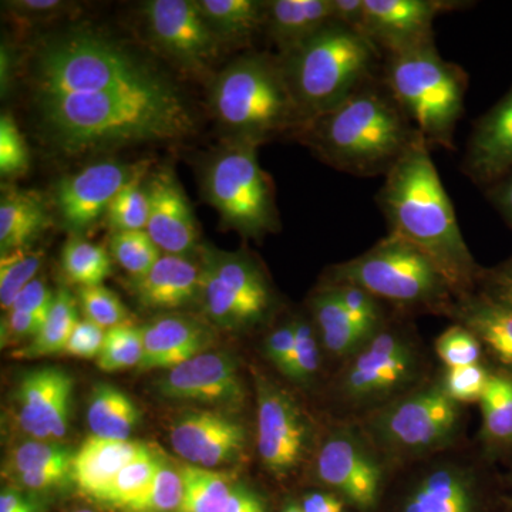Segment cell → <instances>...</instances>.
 I'll use <instances>...</instances> for the list:
<instances>
[{
	"label": "cell",
	"instance_id": "cell-61",
	"mask_svg": "<svg viewBox=\"0 0 512 512\" xmlns=\"http://www.w3.org/2000/svg\"><path fill=\"white\" fill-rule=\"evenodd\" d=\"M10 67H12V59H10V53L5 46H2V53H0V84H2V92L8 89L10 83Z\"/></svg>",
	"mask_w": 512,
	"mask_h": 512
},
{
	"label": "cell",
	"instance_id": "cell-5",
	"mask_svg": "<svg viewBox=\"0 0 512 512\" xmlns=\"http://www.w3.org/2000/svg\"><path fill=\"white\" fill-rule=\"evenodd\" d=\"M279 59L306 121L335 109L382 73L375 43L333 20Z\"/></svg>",
	"mask_w": 512,
	"mask_h": 512
},
{
	"label": "cell",
	"instance_id": "cell-41",
	"mask_svg": "<svg viewBox=\"0 0 512 512\" xmlns=\"http://www.w3.org/2000/svg\"><path fill=\"white\" fill-rule=\"evenodd\" d=\"M111 256L131 276L143 278L163 256L147 231L113 232L110 241Z\"/></svg>",
	"mask_w": 512,
	"mask_h": 512
},
{
	"label": "cell",
	"instance_id": "cell-49",
	"mask_svg": "<svg viewBox=\"0 0 512 512\" xmlns=\"http://www.w3.org/2000/svg\"><path fill=\"white\" fill-rule=\"evenodd\" d=\"M29 148L10 114L0 117V174L19 177L29 168Z\"/></svg>",
	"mask_w": 512,
	"mask_h": 512
},
{
	"label": "cell",
	"instance_id": "cell-8",
	"mask_svg": "<svg viewBox=\"0 0 512 512\" xmlns=\"http://www.w3.org/2000/svg\"><path fill=\"white\" fill-rule=\"evenodd\" d=\"M323 282L352 284L406 311L450 315L457 301L439 266L410 242L389 234L366 252L330 266Z\"/></svg>",
	"mask_w": 512,
	"mask_h": 512
},
{
	"label": "cell",
	"instance_id": "cell-54",
	"mask_svg": "<svg viewBox=\"0 0 512 512\" xmlns=\"http://www.w3.org/2000/svg\"><path fill=\"white\" fill-rule=\"evenodd\" d=\"M45 320L28 315V313L8 311L2 319L0 340L2 348L16 346L25 340H33L42 329Z\"/></svg>",
	"mask_w": 512,
	"mask_h": 512
},
{
	"label": "cell",
	"instance_id": "cell-32",
	"mask_svg": "<svg viewBox=\"0 0 512 512\" xmlns=\"http://www.w3.org/2000/svg\"><path fill=\"white\" fill-rule=\"evenodd\" d=\"M221 45L244 46L265 28L262 0H195Z\"/></svg>",
	"mask_w": 512,
	"mask_h": 512
},
{
	"label": "cell",
	"instance_id": "cell-26",
	"mask_svg": "<svg viewBox=\"0 0 512 512\" xmlns=\"http://www.w3.org/2000/svg\"><path fill=\"white\" fill-rule=\"evenodd\" d=\"M147 448L134 440L90 436L74 451L72 483L83 497L99 504L114 478Z\"/></svg>",
	"mask_w": 512,
	"mask_h": 512
},
{
	"label": "cell",
	"instance_id": "cell-10",
	"mask_svg": "<svg viewBox=\"0 0 512 512\" xmlns=\"http://www.w3.org/2000/svg\"><path fill=\"white\" fill-rule=\"evenodd\" d=\"M376 512H497L485 468L460 446L394 468Z\"/></svg>",
	"mask_w": 512,
	"mask_h": 512
},
{
	"label": "cell",
	"instance_id": "cell-25",
	"mask_svg": "<svg viewBox=\"0 0 512 512\" xmlns=\"http://www.w3.org/2000/svg\"><path fill=\"white\" fill-rule=\"evenodd\" d=\"M201 262L208 266L235 298L251 312L256 322L271 316L276 296L265 269L254 256L245 252H222L202 249Z\"/></svg>",
	"mask_w": 512,
	"mask_h": 512
},
{
	"label": "cell",
	"instance_id": "cell-17",
	"mask_svg": "<svg viewBox=\"0 0 512 512\" xmlns=\"http://www.w3.org/2000/svg\"><path fill=\"white\" fill-rule=\"evenodd\" d=\"M174 453L191 466H231L247 453L249 433L234 412L218 409L188 410L171 424Z\"/></svg>",
	"mask_w": 512,
	"mask_h": 512
},
{
	"label": "cell",
	"instance_id": "cell-35",
	"mask_svg": "<svg viewBox=\"0 0 512 512\" xmlns=\"http://www.w3.org/2000/svg\"><path fill=\"white\" fill-rule=\"evenodd\" d=\"M183 501L178 512H224L237 481L228 473L184 464Z\"/></svg>",
	"mask_w": 512,
	"mask_h": 512
},
{
	"label": "cell",
	"instance_id": "cell-64",
	"mask_svg": "<svg viewBox=\"0 0 512 512\" xmlns=\"http://www.w3.org/2000/svg\"><path fill=\"white\" fill-rule=\"evenodd\" d=\"M74 512H94L92 510H79V511H74Z\"/></svg>",
	"mask_w": 512,
	"mask_h": 512
},
{
	"label": "cell",
	"instance_id": "cell-39",
	"mask_svg": "<svg viewBox=\"0 0 512 512\" xmlns=\"http://www.w3.org/2000/svg\"><path fill=\"white\" fill-rule=\"evenodd\" d=\"M144 355L143 326L133 322L106 330L97 366L103 372L116 373L140 366Z\"/></svg>",
	"mask_w": 512,
	"mask_h": 512
},
{
	"label": "cell",
	"instance_id": "cell-16",
	"mask_svg": "<svg viewBox=\"0 0 512 512\" xmlns=\"http://www.w3.org/2000/svg\"><path fill=\"white\" fill-rule=\"evenodd\" d=\"M148 168L150 161L127 164L107 160L62 178L56 185L55 205L63 228L73 237L89 231L107 214L124 185Z\"/></svg>",
	"mask_w": 512,
	"mask_h": 512
},
{
	"label": "cell",
	"instance_id": "cell-58",
	"mask_svg": "<svg viewBox=\"0 0 512 512\" xmlns=\"http://www.w3.org/2000/svg\"><path fill=\"white\" fill-rule=\"evenodd\" d=\"M485 198L512 229V173L491 187L485 188Z\"/></svg>",
	"mask_w": 512,
	"mask_h": 512
},
{
	"label": "cell",
	"instance_id": "cell-13",
	"mask_svg": "<svg viewBox=\"0 0 512 512\" xmlns=\"http://www.w3.org/2000/svg\"><path fill=\"white\" fill-rule=\"evenodd\" d=\"M393 468L357 421L339 420L316 444L313 476L356 512H376Z\"/></svg>",
	"mask_w": 512,
	"mask_h": 512
},
{
	"label": "cell",
	"instance_id": "cell-12",
	"mask_svg": "<svg viewBox=\"0 0 512 512\" xmlns=\"http://www.w3.org/2000/svg\"><path fill=\"white\" fill-rule=\"evenodd\" d=\"M258 147L249 141L228 140L212 156L202 177L205 198L220 214L224 227L252 239L281 228L274 183L259 164Z\"/></svg>",
	"mask_w": 512,
	"mask_h": 512
},
{
	"label": "cell",
	"instance_id": "cell-30",
	"mask_svg": "<svg viewBox=\"0 0 512 512\" xmlns=\"http://www.w3.org/2000/svg\"><path fill=\"white\" fill-rule=\"evenodd\" d=\"M309 315L329 355L345 362L362 348L363 340L343 308L335 286L326 282L320 284L309 301Z\"/></svg>",
	"mask_w": 512,
	"mask_h": 512
},
{
	"label": "cell",
	"instance_id": "cell-63",
	"mask_svg": "<svg viewBox=\"0 0 512 512\" xmlns=\"http://www.w3.org/2000/svg\"><path fill=\"white\" fill-rule=\"evenodd\" d=\"M510 505H511V508H512V483H511Z\"/></svg>",
	"mask_w": 512,
	"mask_h": 512
},
{
	"label": "cell",
	"instance_id": "cell-22",
	"mask_svg": "<svg viewBox=\"0 0 512 512\" xmlns=\"http://www.w3.org/2000/svg\"><path fill=\"white\" fill-rule=\"evenodd\" d=\"M147 191L148 235L164 254L191 255L197 248V221L173 170L164 167L151 174Z\"/></svg>",
	"mask_w": 512,
	"mask_h": 512
},
{
	"label": "cell",
	"instance_id": "cell-15",
	"mask_svg": "<svg viewBox=\"0 0 512 512\" xmlns=\"http://www.w3.org/2000/svg\"><path fill=\"white\" fill-rule=\"evenodd\" d=\"M143 10L154 45L183 69L202 74L217 62L221 42L195 0H151Z\"/></svg>",
	"mask_w": 512,
	"mask_h": 512
},
{
	"label": "cell",
	"instance_id": "cell-52",
	"mask_svg": "<svg viewBox=\"0 0 512 512\" xmlns=\"http://www.w3.org/2000/svg\"><path fill=\"white\" fill-rule=\"evenodd\" d=\"M477 291L512 309V256L494 268H484Z\"/></svg>",
	"mask_w": 512,
	"mask_h": 512
},
{
	"label": "cell",
	"instance_id": "cell-4",
	"mask_svg": "<svg viewBox=\"0 0 512 512\" xmlns=\"http://www.w3.org/2000/svg\"><path fill=\"white\" fill-rule=\"evenodd\" d=\"M211 110L228 140L256 146L271 138L295 137L305 124L279 56L249 53L238 57L212 82Z\"/></svg>",
	"mask_w": 512,
	"mask_h": 512
},
{
	"label": "cell",
	"instance_id": "cell-60",
	"mask_svg": "<svg viewBox=\"0 0 512 512\" xmlns=\"http://www.w3.org/2000/svg\"><path fill=\"white\" fill-rule=\"evenodd\" d=\"M35 494L26 493L15 487H5L0 494V512H40Z\"/></svg>",
	"mask_w": 512,
	"mask_h": 512
},
{
	"label": "cell",
	"instance_id": "cell-27",
	"mask_svg": "<svg viewBox=\"0 0 512 512\" xmlns=\"http://www.w3.org/2000/svg\"><path fill=\"white\" fill-rule=\"evenodd\" d=\"M448 316L473 332L503 369L512 372V309L477 291L457 298Z\"/></svg>",
	"mask_w": 512,
	"mask_h": 512
},
{
	"label": "cell",
	"instance_id": "cell-6",
	"mask_svg": "<svg viewBox=\"0 0 512 512\" xmlns=\"http://www.w3.org/2000/svg\"><path fill=\"white\" fill-rule=\"evenodd\" d=\"M426 353L412 326L389 318L365 345L343 363L335 399L345 416L359 420L412 392L429 379Z\"/></svg>",
	"mask_w": 512,
	"mask_h": 512
},
{
	"label": "cell",
	"instance_id": "cell-44",
	"mask_svg": "<svg viewBox=\"0 0 512 512\" xmlns=\"http://www.w3.org/2000/svg\"><path fill=\"white\" fill-rule=\"evenodd\" d=\"M296 342L291 372L286 379L299 386H311L322 366V342L311 316H296Z\"/></svg>",
	"mask_w": 512,
	"mask_h": 512
},
{
	"label": "cell",
	"instance_id": "cell-19",
	"mask_svg": "<svg viewBox=\"0 0 512 512\" xmlns=\"http://www.w3.org/2000/svg\"><path fill=\"white\" fill-rule=\"evenodd\" d=\"M454 0H365L363 35L384 56L434 43V20L441 13L463 9Z\"/></svg>",
	"mask_w": 512,
	"mask_h": 512
},
{
	"label": "cell",
	"instance_id": "cell-62",
	"mask_svg": "<svg viewBox=\"0 0 512 512\" xmlns=\"http://www.w3.org/2000/svg\"><path fill=\"white\" fill-rule=\"evenodd\" d=\"M281 512H303V510L299 501L292 500L288 501V503L282 507Z\"/></svg>",
	"mask_w": 512,
	"mask_h": 512
},
{
	"label": "cell",
	"instance_id": "cell-3",
	"mask_svg": "<svg viewBox=\"0 0 512 512\" xmlns=\"http://www.w3.org/2000/svg\"><path fill=\"white\" fill-rule=\"evenodd\" d=\"M419 134L380 73L335 109L306 121L293 138L329 167L369 178L386 177Z\"/></svg>",
	"mask_w": 512,
	"mask_h": 512
},
{
	"label": "cell",
	"instance_id": "cell-18",
	"mask_svg": "<svg viewBox=\"0 0 512 512\" xmlns=\"http://www.w3.org/2000/svg\"><path fill=\"white\" fill-rule=\"evenodd\" d=\"M156 387L164 399L205 404L234 413L247 397L237 360L221 352H202L167 370Z\"/></svg>",
	"mask_w": 512,
	"mask_h": 512
},
{
	"label": "cell",
	"instance_id": "cell-56",
	"mask_svg": "<svg viewBox=\"0 0 512 512\" xmlns=\"http://www.w3.org/2000/svg\"><path fill=\"white\" fill-rule=\"evenodd\" d=\"M298 501L303 512H349L352 510L340 495L323 487L308 491Z\"/></svg>",
	"mask_w": 512,
	"mask_h": 512
},
{
	"label": "cell",
	"instance_id": "cell-37",
	"mask_svg": "<svg viewBox=\"0 0 512 512\" xmlns=\"http://www.w3.org/2000/svg\"><path fill=\"white\" fill-rule=\"evenodd\" d=\"M74 451L55 441H23L9 451L3 463V477L12 480L20 474L33 471L50 470V468H67L72 470Z\"/></svg>",
	"mask_w": 512,
	"mask_h": 512
},
{
	"label": "cell",
	"instance_id": "cell-9",
	"mask_svg": "<svg viewBox=\"0 0 512 512\" xmlns=\"http://www.w3.org/2000/svg\"><path fill=\"white\" fill-rule=\"evenodd\" d=\"M382 79L430 148L454 150L468 87L463 67L444 60L430 43L386 56Z\"/></svg>",
	"mask_w": 512,
	"mask_h": 512
},
{
	"label": "cell",
	"instance_id": "cell-33",
	"mask_svg": "<svg viewBox=\"0 0 512 512\" xmlns=\"http://www.w3.org/2000/svg\"><path fill=\"white\" fill-rule=\"evenodd\" d=\"M141 420V412L127 393L111 384L93 387L87 406V423L92 436L130 440Z\"/></svg>",
	"mask_w": 512,
	"mask_h": 512
},
{
	"label": "cell",
	"instance_id": "cell-7",
	"mask_svg": "<svg viewBox=\"0 0 512 512\" xmlns=\"http://www.w3.org/2000/svg\"><path fill=\"white\" fill-rule=\"evenodd\" d=\"M356 421L394 470L458 446L466 409L448 396L437 375Z\"/></svg>",
	"mask_w": 512,
	"mask_h": 512
},
{
	"label": "cell",
	"instance_id": "cell-45",
	"mask_svg": "<svg viewBox=\"0 0 512 512\" xmlns=\"http://www.w3.org/2000/svg\"><path fill=\"white\" fill-rule=\"evenodd\" d=\"M330 285L335 286L336 291H338L343 308L348 312L350 320H352L360 338L363 340V345H365L367 340L372 338L377 330L382 328L383 323L389 319L384 313L382 301H379L376 296L360 288V286L352 284Z\"/></svg>",
	"mask_w": 512,
	"mask_h": 512
},
{
	"label": "cell",
	"instance_id": "cell-2",
	"mask_svg": "<svg viewBox=\"0 0 512 512\" xmlns=\"http://www.w3.org/2000/svg\"><path fill=\"white\" fill-rule=\"evenodd\" d=\"M376 202L389 234L429 256L453 286L457 298L477 292L484 268L464 241L429 144L421 134L384 177Z\"/></svg>",
	"mask_w": 512,
	"mask_h": 512
},
{
	"label": "cell",
	"instance_id": "cell-43",
	"mask_svg": "<svg viewBox=\"0 0 512 512\" xmlns=\"http://www.w3.org/2000/svg\"><path fill=\"white\" fill-rule=\"evenodd\" d=\"M43 252L22 248L0 259V305L8 312L19 293L35 281L43 264Z\"/></svg>",
	"mask_w": 512,
	"mask_h": 512
},
{
	"label": "cell",
	"instance_id": "cell-1",
	"mask_svg": "<svg viewBox=\"0 0 512 512\" xmlns=\"http://www.w3.org/2000/svg\"><path fill=\"white\" fill-rule=\"evenodd\" d=\"M37 109L47 138L72 156L146 141L177 140L194 127L183 96L160 76L106 92L37 96Z\"/></svg>",
	"mask_w": 512,
	"mask_h": 512
},
{
	"label": "cell",
	"instance_id": "cell-29",
	"mask_svg": "<svg viewBox=\"0 0 512 512\" xmlns=\"http://www.w3.org/2000/svg\"><path fill=\"white\" fill-rule=\"evenodd\" d=\"M50 224L45 201L37 192L8 188L0 200V251L2 255L28 247Z\"/></svg>",
	"mask_w": 512,
	"mask_h": 512
},
{
	"label": "cell",
	"instance_id": "cell-59",
	"mask_svg": "<svg viewBox=\"0 0 512 512\" xmlns=\"http://www.w3.org/2000/svg\"><path fill=\"white\" fill-rule=\"evenodd\" d=\"M332 19L333 22L363 33L365 0H332Z\"/></svg>",
	"mask_w": 512,
	"mask_h": 512
},
{
	"label": "cell",
	"instance_id": "cell-28",
	"mask_svg": "<svg viewBox=\"0 0 512 512\" xmlns=\"http://www.w3.org/2000/svg\"><path fill=\"white\" fill-rule=\"evenodd\" d=\"M332 20V0H269L264 30L284 55Z\"/></svg>",
	"mask_w": 512,
	"mask_h": 512
},
{
	"label": "cell",
	"instance_id": "cell-40",
	"mask_svg": "<svg viewBox=\"0 0 512 512\" xmlns=\"http://www.w3.org/2000/svg\"><path fill=\"white\" fill-rule=\"evenodd\" d=\"M183 501L181 468L161 458L156 476L136 500L120 512H178Z\"/></svg>",
	"mask_w": 512,
	"mask_h": 512
},
{
	"label": "cell",
	"instance_id": "cell-20",
	"mask_svg": "<svg viewBox=\"0 0 512 512\" xmlns=\"http://www.w3.org/2000/svg\"><path fill=\"white\" fill-rule=\"evenodd\" d=\"M74 380L62 367L30 370L15 393L16 420L29 439L59 443L69 431Z\"/></svg>",
	"mask_w": 512,
	"mask_h": 512
},
{
	"label": "cell",
	"instance_id": "cell-57",
	"mask_svg": "<svg viewBox=\"0 0 512 512\" xmlns=\"http://www.w3.org/2000/svg\"><path fill=\"white\" fill-rule=\"evenodd\" d=\"M224 512H268L264 497L251 485L237 481Z\"/></svg>",
	"mask_w": 512,
	"mask_h": 512
},
{
	"label": "cell",
	"instance_id": "cell-31",
	"mask_svg": "<svg viewBox=\"0 0 512 512\" xmlns=\"http://www.w3.org/2000/svg\"><path fill=\"white\" fill-rule=\"evenodd\" d=\"M480 441L484 456L500 457L512 451V372L491 370L480 400Z\"/></svg>",
	"mask_w": 512,
	"mask_h": 512
},
{
	"label": "cell",
	"instance_id": "cell-34",
	"mask_svg": "<svg viewBox=\"0 0 512 512\" xmlns=\"http://www.w3.org/2000/svg\"><path fill=\"white\" fill-rule=\"evenodd\" d=\"M80 322L76 299L69 289L59 288L56 291L52 309L43 323L42 329L28 346L19 349L15 357L20 359H37L63 353L74 328Z\"/></svg>",
	"mask_w": 512,
	"mask_h": 512
},
{
	"label": "cell",
	"instance_id": "cell-51",
	"mask_svg": "<svg viewBox=\"0 0 512 512\" xmlns=\"http://www.w3.org/2000/svg\"><path fill=\"white\" fill-rule=\"evenodd\" d=\"M104 338L106 329L90 319H80L63 353L80 359H97L103 348Z\"/></svg>",
	"mask_w": 512,
	"mask_h": 512
},
{
	"label": "cell",
	"instance_id": "cell-46",
	"mask_svg": "<svg viewBox=\"0 0 512 512\" xmlns=\"http://www.w3.org/2000/svg\"><path fill=\"white\" fill-rule=\"evenodd\" d=\"M480 340L464 326L454 323L436 339L434 350L444 367H461L483 363Z\"/></svg>",
	"mask_w": 512,
	"mask_h": 512
},
{
	"label": "cell",
	"instance_id": "cell-42",
	"mask_svg": "<svg viewBox=\"0 0 512 512\" xmlns=\"http://www.w3.org/2000/svg\"><path fill=\"white\" fill-rule=\"evenodd\" d=\"M147 173L148 170L143 171L128 181L111 202L106 215L114 232L146 231L150 215L147 183H144Z\"/></svg>",
	"mask_w": 512,
	"mask_h": 512
},
{
	"label": "cell",
	"instance_id": "cell-50",
	"mask_svg": "<svg viewBox=\"0 0 512 512\" xmlns=\"http://www.w3.org/2000/svg\"><path fill=\"white\" fill-rule=\"evenodd\" d=\"M295 342V318L285 320L281 325L275 326L266 336L264 342L266 359L285 377H288L291 372Z\"/></svg>",
	"mask_w": 512,
	"mask_h": 512
},
{
	"label": "cell",
	"instance_id": "cell-21",
	"mask_svg": "<svg viewBox=\"0 0 512 512\" xmlns=\"http://www.w3.org/2000/svg\"><path fill=\"white\" fill-rule=\"evenodd\" d=\"M461 170L484 190L512 173V87L474 123Z\"/></svg>",
	"mask_w": 512,
	"mask_h": 512
},
{
	"label": "cell",
	"instance_id": "cell-48",
	"mask_svg": "<svg viewBox=\"0 0 512 512\" xmlns=\"http://www.w3.org/2000/svg\"><path fill=\"white\" fill-rule=\"evenodd\" d=\"M491 370L480 365L444 367L440 373L441 383L451 399L457 403H480L490 382Z\"/></svg>",
	"mask_w": 512,
	"mask_h": 512
},
{
	"label": "cell",
	"instance_id": "cell-14",
	"mask_svg": "<svg viewBox=\"0 0 512 512\" xmlns=\"http://www.w3.org/2000/svg\"><path fill=\"white\" fill-rule=\"evenodd\" d=\"M256 448L276 478L292 476L308 460L316 439L311 417L284 387L256 376Z\"/></svg>",
	"mask_w": 512,
	"mask_h": 512
},
{
	"label": "cell",
	"instance_id": "cell-47",
	"mask_svg": "<svg viewBox=\"0 0 512 512\" xmlns=\"http://www.w3.org/2000/svg\"><path fill=\"white\" fill-rule=\"evenodd\" d=\"M79 302L86 319L92 320L106 330L131 322L126 305L106 286L80 288Z\"/></svg>",
	"mask_w": 512,
	"mask_h": 512
},
{
	"label": "cell",
	"instance_id": "cell-24",
	"mask_svg": "<svg viewBox=\"0 0 512 512\" xmlns=\"http://www.w3.org/2000/svg\"><path fill=\"white\" fill-rule=\"evenodd\" d=\"M201 262L190 256L163 254L143 278L133 279L138 303L151 311H173L200 298Z\"/></svg>",
	"mask_w": 512,
	"mask_h": 512
},
{
	"label": "cell",
	"instance_id": "cell-55",
	"mask_svg": "<svg viewBox=\"0 0 512 512\" xmlns=\"http://www.w3.org/2000/svg\"><path fill=\"white\" fill-rule=\"evenodd\" d=\"M6 8L23 20H45L52 19L55 16L63 15L69 10L70 5L60 0H15V2L6 3Z\"/></svg>",
	"mask_w": 512,
	"mask_h": 512
},
{
	"label": "cell",
	"instance_id": "cell-11",
	"mask_svg": "<svg viewBox=\"0 0 512 512\" xmlns=\"http://www.w3.org/2000/svg\"><path fill=\"white\" fill-rule=\"evenodd\" d=\"M33 70L36 97L106 92L158 76L119 45L92 32L47 40L37 50Z\"/></svg>",
	"mask_w": 512,
	"mask_h": 512
},
{
	"label": "cell",
	"instance_id": "cell-23",
	"mask_svg": "<svg viewBox=\"0 0 512 512\" xmlns=\"http://www.w3.org/2000/svg\"><path fill=\"white\" fill-rule=\"evenodd\" d=\"M144 355L138 372L171 370L200 355L211 342L210 330L197 319L164 315L143 326Z\"/></svg>",
	"mask_w": 512,
	"mask_h": 512
},
{
	"label": "cell",
	"instance_id": "cell-38",
	"mask_svg": "<svg viewBox=\"0 0 512 512\" xmlns=\"http://www.w3.org/2000/svg\"><path fill=\"white\" fill-rule=\"evenodd\" d=\"M160 463L161 458L151 448H147L120 471L119 476L114 478L113 483L101 497L99 504L111 510L119 512L123 510L146 490L156 476Z\"/></svg>",
	"mask_w": 512,
	"mask_h": 512
},
{
	"label": "cell",
	"instance_id": "cell-53",
	"mask_svg": "<svg viewBox=\"0 0 512 512\" xmlns=\"http://www.w3.org/2000/svg\"><path fill=\"white\" fill-rule=\"evenodd\" d=\"M55 296L56 292H53L43 279L36 278L19 293L9 311L28 313V315L46 320L50 309H52Z\"/></svg>",
	"mask_w": 512,
	"mask_h": 512
},
{
	"label": "cell",
	"instance_id": "cell-36",
	"mask_svg": "<svg viewBox=\"0 0 512 512\" xmlns=\"http://www.w3.org/2000/svg\"><path fill=\"white\" fill-rule=\"evenodd\" d=\"M62 269L67 281L80 288L101 285L111 274V255L101 245L72 237L63 247Z\"/></svg>",
	"mask_w": 512,
	"mask_h": 512
}]
</instances>
